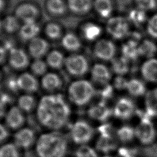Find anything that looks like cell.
<instances>
[{
  "mask_svg": "<svg viewBox=\"0 0 157 157\" xmlns=\"http://www.w3.org/2000/svg\"><path fill=\"white\" fill-rule=\"evenodd\" d=\"M88 115L100 121H106L113 114V110L106 104V102L101 101L91 105L87 111Z\"/></svg>",
  "mask_w": 157,
  "mask_h": 157,
  "instance_id": "cell-16",
  "label": "cell"
},
{
  "mask_svg": "<svg viewBox=\"0 0 157 157\" xmlns=\"http://www.w3.org/2000/svg\"><path fill=\"white\" fill-rule=\"evenodd\" d=\"M25 120L24 112L17 105L11 107L5 115L6 124L11 129H21L25 124Z\"/></svg>",
  "mask_w": 157,
  "mask_h": 157,
  "instance_id": "cell-14",
  "label": "cell"
},
{
  "mask_svg": "<svg viewBox=\"0 0 157 157\" xmlns=\"http://www.w3.org/2000/svg\"><path fill=\"white\" fill-rule=\"evenodd\" d=\"M136 114L140 118V123L135 129V134L141 143L150 145L155 137V129L151 122V117L146 111L137 109Z\"/></svg>",
  "mask_w": 157,
  "mask_h": 157,
  "instance_id": "cell-4",
  "label": "cell"
},
{
  "mask_svg": "<svg viewBox=\"0 0 157 157\" xmlns=\"http://www.w3.org/2000/svg\"><path fill=\"white\" fill-rule=\"evenodd\" d=\"M44 34L50 40H56L63 37L61 26L56 22H49L44 28Z\"/></svg>",
  "mask_w": 157,
  "mask_h": 157,
  "instance_id": "cell-35",
  "label": "cell"
},
{
  "mask_svg": "<svg viewBox=\"0 0 157 157\" xmlns=\"http://www.w3.org/2000/svg\"><path fill=\"white\" fill-rule=\"evenodd\" d=\"M35 144L38 157H65L68 149L67 138L58 131L42 134Z\"/></svg>",
  "mask_w": 157,
  "mask_h": 157,
  "instance_id": "cell-2",
  "label": "cell"
},
{
  "mask_svg": "<svg viewBox=\"0 0 157 157\" xmlns=\"http://www.w3.org/2000/svg\"><path fill=\"white\" fill-rule=\"evenodd\" d=\"M127 15L126 18L128 21L136 25H140L148 20L147 12L137 7L130 9Z\"/></svg>",
  "mask_w": 157,
  "mask_h": 157,
  "instance_id": "cell-34",
  "label": "cell"
},
{
  "mask_svg": "<svg viewBox=\"0 0 157 157\" xmlns=\"http://www.w3.org/2000/svg\"><path fill=\"white\" fill-rule=\"evenodd\" d=\"M0 157H20V148L14 143H7L0 146Z\"/></svg>",
  "mask_w": 157,
  "mask_h": 157,
  "instance_id": "cell-39",
  "label": "cell"
},
{
  "mask_svg": "<svg viewBox=\"0 0 157 157\" xmlns=\"http://www.w3.org/2000/svg\"><path fill=\"white\" fill-rule=\"evenodd\" d=\"M64 66L69 74L75 77L83 76L89 69L87 59L80 54H72L66 57Z\"/></svg>",
  "mask_w": 157,
  "mask_h": 157,
  "instance_id": "cell-7",
  "label": "cell"
},
{
  "mask_svg": "<svg viewBox=\"0 0 157 157\" xmlns=\"http://www.w3.org/2000/svg\"><path fill=\"white\" fill-rule=\"evenodd\" d=\"M6 6L5 0H0V12H1Z\"/></svg>",
  "mask_w": 157,
  "mask_h": 157,
  "instance_id": "cell-51",
  "label": "cell"
},
{
  "mask_svg": "<svg viewBox=\"0 0 157 157\" xmlns=\"http://www.w3.org/2000/svg\"><path fill=\"white\" fill-rule=\"evenodd\" d=\"M128 80L123 77L122 75H118L117 77L113 82L114 87L118 90H123L126 89Z\"/></svg>",
  "mask_w": 157,
  "mask_h": 157,
  "instance_id": "cell-47",
  "label": "cell"
},
{
  "mask_svg": "<svg viewBox=\"0 0 157 157\" xmlns=\"http://www.w3.org/2000/svg\"><path fill=\"white\" fill-rule=\"evenodd\" d=\"M67 9L75 14H85L93 7L92 0H67Z\"/></svg>",
  "mask_w": 157,
  "mask_h": 157,
  "instance_id": "cell-23",
  "label": "cell"
},
{
  "mask_svg": "<svg viewBox=\"0 0 157 157\" xmlns=\"http://www.w3.org/2000/svg\"><path fill=\"white\" fill-rule=\"evenodd\" d=\"M36 117L44 128L58 131L67 123L71 109L61 94H50L42 96L36 108Z\"/></svg>",
  "mask_w": 157,
  "mask_h": 157,
  "instance_id": "cell-1",
  "label": "cell"
},
{
  "mask_svg": "<svg viewBox=\"0 0 157 157\" xmlns=\"http://www.w3.org/2000/svg\"><path fill=\"white\" fill-rule=\"evenodd\" d=\"M116 134L121 142L123 143L129 142L133 140L134 136H136L135 129L130 125L125 124L117 131Z\"/></svg>",
  "mask_w": 157,
  "mask_h": 157,
  "instance_id": "cell-37",
  "label": "cell"
},
{
  "mask_svg": "<svg viewBox=\"0 0 157 157\" xmlns=\"http://www.w3.org/2000/svg\"><path fill=\"white\" fill-rule=\"evenodd\" d=\"M134 2L136 7L146 12L157 7V0H134Z\"/></svg>",
  "mask_w": 157,
  "mask_h": 157,
  "instance_id": "cell-41",
  "label": "cell"
},
{
  "mask_svg": "<svg viewBox=\"0 0 157 157\" xmlns=\"http://www.w3.org/2000/svg\"><path fill=\"white\" fill-rule=\"evenodd\" d=\"M140 56H143L148 59L152 58L157 51V47L153 42L145 39L139 44Z\"/></svg>",
  "mask_w": 157,
  "mask_h": 157,
  "instance_id": "cell-36",
  "label": "cell"
},
{
  "mask_svg": "<svg viewBox=\"0 0 157 157\" xmlns=\"http://www.w3.org/2000/svg\"><path fill=\"white\" fill-rule=\"evenodd\" d=\"M49 51V43L43 37L37 36L28 42V53L34 59H42L43 57L46 56Z\"/></svg>",
  "mask_w": 157,
  "mask_h": 157,
  "instance_id": "cell-12",
  "label": "cell"
},
{
  "mask_svg": "<svg viewBox=\"0 0 157 157\" xmlns=\"http://www.w3.org/2000/svg\"><path fill=\"white\" fill-rule=\"evenodd\" d=\"M141 73L145 80L157 83V59L152 58L145 61L142 65Z\"/></svg>",
  "mask_w": 157,
  "mask_h": 157,
  "instance_id": "cell-21",
  "label": "cell"
},
{
  "mask_svg": "<svg viewBox=\"0 0 157 157\" xmlns=\"http://www.w3.org/2000/svg\"><path fill=\"white\" fill-rule=\"evenodd\" d=\"M9 133L7 128L0 123V144L5 141L9 137Z\"/></svg>",
  "mask_w": 157,
  "mask_h": 157,
  "instance_id": "cell-48",
  "label": "cell"
},
{
  "mask_svg": "<svg viewBox=\"0 0 157 157\" xmlns=\"http://www.w3.org/2000/svg\"><path fill=\"white\" fill-rule=\"evenodd\" d=\"M45 57V61L48 66L53 69H59L64 66L66 57L58 50H50Z\"/></svg>",
  "mask_w": 157,
  "mask_h": 157,
  "instance_id": "cell-25",
  "label": "cell"
},
{
  "mask_svg": "<svg viewBox=\"0 0 157 157\" xmlns=\"http://www.w3.org/2000/svg\"><path fill=\"white\" fill-rule=\"evenodd\" d=\"M145 107V111L151 118L157 117V88L147 93Z\"/></svg>",
  "mask_w": 157,
  "mask_h": 157,
  "instance_id": "cell-29",
  "label": "cell"
},
{
  "mask_svg": "<svg viewBox=\"0 0 157 157\" xmlns=\"http://www.w3.org/2000/svg\"><path fill=\"white\" fill-rule=\"evenodd\" d=\"M40 12L37 5L29 2H24L16 7L14 15L23 23L36 22L40 16Z\"/></svg>",
  "mask_w": 157,
  "mask_h": 157,
  "instance_id": "cell-8",
  "label": "cell"
},
{
  "mask_svg": "<svg viewBox=\"0 0 157 157\" xmlns=\"http://www.w3.org/2000/svg\"><path fill=\"white\" fill-rule=\"evenodd\" d=\"M70 137L77 144L88 143L93 138L94 131L93 128L86 121L80 120L75 121L70 128Z\"/></svg>",
  "mask_w": 157,
  "mask_h": 157,
  "instance_id": "cell-6",
  "label": "cell"
},
{
  "mask_svg": "<svg viewBox=\"0 0 157 157\" xmlns=\"http://www.w3.org/2000/svg\"><path fill=\"white\" fill-rule=\"evenodd\" d=\"M45 7L47 12L55 17L64 15L68 9L67 3L64 0H47Z\"/></svg>",
  "mask_w": 157,
  "mask_h": 157,
  "instance_id": "cell-26",
  "label": "cell"
},
{
  "mask_svg": "<svg viewBox=\"0 0 157 157\" xmlns=\"http://www.w3.org/2000/svg\"><path fill=\"white\" fill-rule=\"evenodd\" d=\"M93 53L94 56L99 59L111 61L115 58V45L112 41L109 39H99L94 46Z\"/></svg>",
  "mask_w": 157,
  "mask_h": 157,
  "instance_id": "cell-11",
  "label": "cell"
},
{
  "mask_svg": "<svg viewBox=\"0 0 157 157\" xmlns=\"http://www.w3.org/2000/svg\"><path fill=\"white\" fill-rule=\"evenodd\" d=\"M40 28L37 21L23 23L18 32L21 39L29 42L39 36Z\"/></svg>",
  "mask_w": 157,
  "mask_h": 157,
  "instance_id": "cell-19",
  "label": "cell"
},
{
  "mask_svg": "<svg viewBox=\"0 0 157 157\" xmlns=\"http://www.w3.org/2000/svg\"><path fill=\"white\" fill-rule=\"evenodd\" d=\"M29 55L23 49L13 47L7 54V60L9 66L17 71H22L30 65Z\"/></svg>",
  "mask_w": 157,
  "mask_h": 157,
  "instance_id": "cell-9",
  "label": "cell"
},
{
  "mask_svg": "<svg viewBox=\"0 0 157 157\" xmlns=\"http://www.w3.org/2000/svg\"><path fill=\"white\" fill-rule=\"evenodd\" d=\"M0 76H1V75H0Z\"/></svg>",
  "mask_w": 157,
  "mask_h": 157,
  "instance_id": "cell-54",
  "label": "cell"
},
{
  "mask_svg": "<svg viewBox=\"0 0 157 157\" xmlns=\"http://www.w3.org/2000/svg\"><path fill=\"white\" fill-rule=\"evenodd\" d=\"M122 56L128 61H134L140 56L139 51V44L128 40L123 44L121 48Z\"/></svg>",
  "mask_w": 157,
  "mask_h": 157,
  "instance_id": "cell-31",
  "label": "cell"
},
{
  "mask_svg": "<svg viewBox=\"0 0 157 157\" xmlns=\"http://www.w3.org/2000/svg\"><path fill=\"white\" fill-rule=\"evenodd\" d=\"M2 30L6 33L12 34L18 33L20 27V21L14 15H8L2 19Z\"/></svg>",
  "mask_w": 157,
  "mask_h": 157,
  "instance_id": "cell-28",
  "label": "cell"
},
{
  "mask_svg": "<svg viewBox=\"0 0 157 157\" xmlns=\"http://www.w3.org/2000/svg\"><path fill=\"white\" fill-rule=\"evenodd\" d=\"M67 93L69 99L74 104L78 106H83L91 100L96 94V90L90 82L80 80L71 83Z\"/></svg>",
  "mask_w": 157,
  "mask_h": 157,
  "instance_id": "cell-3",
  "label": "cell"
},
{
  "mask_svg": "<svg viewBox=\"0 0 157 157\" xmlns=\"http://www.w3.org/2000/svg\"><path fill=\"white\" fill-rule=\"evenodd\" d=\"M6 113V104L0 101V118L2 117Z\"/></svg>",
  "mask_w": 157,
  "mask_h": 157,
  "instance_id": "cell-50",
  "label": "cell"
},
{
  "mask_svg": "<svg viewBox=\"0 0 157 157\" xmlns=\"http://www.w3.org/2000/svg\"><path fill=\"white\" fill-rule=\"evenodd\" d=\"M63 47L67 51L74 52L78 51L82 47L81 40L74 33L69 32L66 33L61 39Z\"/></svg>",
  "mask_w": 157,
  "mask_h": 157,
  "instance_id": "cell-24",
  "label": "cell"
},
{
  "mask_svg": "<svg viewBox=\"0 0 157 157\" xmlns=\"http://www.w3.org/2000/svg\"><path fill=\"white\" fill-rule=\"evenodd\" d=\"M19 90L31 94L36 92L39 88V82L36 77L30 72H23L17 78Z\"/></svg>",
  "mask_w": 157,
  "mask_h": 157,
  "instance_id": "cell-15",
  "label": "cell"
},
{
  "mask_svg": "<svg viewBox=\"0 0 157 157\" xmlns=\"http://www.w3.org/2000/svg\"><path fill=\"white\" fill-rule=\"evenodd\" d=\"M93 7L99 16L107 19L112 16L114 10L112 0H94Z\"/></svg>",
  "mask_w": 157,
  "mask_h": 157,
  "instance_id": "cell-22",
  "label": "cell"
},
{
  "mask_svg": "<svg viewBox=\"0 0 157 157\" xmlns=\"http://www.w3.org/2000/svg\"><path fill=\"white\" fill-rule=\"evenodd\" d=\"M136 104L132 99L127 97L120 98L116 102L113 114L121 120H128L131 118L136 112Z\"/></svg>",
  "mask_w": 157,
  "mask_h": 157,
  "instance_id": "cell-10",
  "label": "cell"
},
{
  "mask_svg": "<svg viewBox=\"0 0 157 157\" xmlns=\"http://www.w3.org/2000/svg\"><path fill=\"white\" fill-rule=\"evenodd\" d=\"M126 90L131 95L139 97L143 96L145 93L146 86L142 80L132 78L128 80Z\"/></svg>",
  "mask_w": 157,
  "mask_h": 157,
  "instance_id": "cell-32",
  "label": "cell"
},
{
  "mask_svg": "<svg viewBox=\"0 0 157 157\" xmlns=\"http://www.w3.org/2000/svg\"><path fill=\"white\" fill-rule=\"evenodd\" d=\"M17 106L23 112L29 113L36 108L37 104L34 97L31 94H25L20 96L17 100Z\"/></svg>",
  "mask_w": 157,
  "mask_h": 157,
  "instance_id": "cell-30",
  "label": "cell"
},
{
  "mask_svg": "<svg viewBox=\"0 0 157 157\" xmlns=\"http://www.w3.org/2000/svg\"><path fill=\"white\" fill-rule=\"evenodd\" d=\"M146 29L150 36L154 39H157V13L148 18Z\"/></svg>",
  "mask_w": 157,
  "mask_h": 157,
  "instance_id": "cell-42",
  "label": "cell"
},
{
  "mask_svg": "<svg viewBox=\"0 0 157 157\" xmlns=\"http://www.w3.org/2000/svg\"><path fill=\"white\" fill-rule=\"evenodd\" d=\"M30 70L31 73L36 76H44L47 73L48 65L45 60L42 59H35L30 64Z\"/></svg>",
  "mask_w": 157,
  "mask_h": 157,
  "instance_id": "cell-38",
  "label": "cell"
},
{
  "mask_svg": "<svg viewBox=\"0 0 157 157\" xmlns=\"http://www.w3.org/2000/svg\"><path fill=\"white\" fill-rule=\"evenodd\" d=\"M117 147V142L114 137L101 136L96 145L97 150L103 153H109Z\"/></svg>",
  "mask_w": 157,
  "mask_h": 157,
  "instance_id": "cell-27",
  "label": "cell"
},
{
  "mask_svg": "<svg viewBox=\"0 0 157 157\" xmlns=\"http://www.w3.org/2000/svg\"><path fill=\"white\" fill-rule=\"evenodd\" d=\"M75 157H98L95 150L87 145L78 147L75 151Z\"/></svg>",
  "mask_w": 157,
  "mask_h": 157,
  "instance_id": "cell-44",
  "label": "cell"
},
{
  "mask_svg": "<svg viewBox=\"0 0 157 157\" xmlns=\"http://www.w3.org/2000/svg\"><path fill=\"white\" fill-rule=\"evenodd\" d=\"M2 30V20L0 19V31Z\"/></svg>",
  "mask_w": 157,
  "mask_h": 157,
  "instance_id": "cell-52",
  "label": "cell"
},
{
  "mask_svg": "<svg viewBox=\"0 0 157 157\" xmlns=\"http://www.w3.org/2000/svg\"><path fill=\"white\" fill-rule=\"evenodd\" d=\"M7 58V53L6 49L2 45H0V64H2Z\"/></svg>",
  "mask_w": 157,
  "mask_h": 157,
  "instance_id": "cell-49",
  "label": "cell"
},
{
  "mask_svg": "<svg viewBox=\"0 0 157 157\" xmlns=\"http://www.w3.org/2000/svg\"><path fill=\"white\" fill-rule=\"evenodd\" d=\"M42 88L50 93L59 90L63 86L61 77L55 72H47L42 77L40 81Z\"/></svg>",
  "mask_w": 157,
  "mask_h": 157,
  "instance_id": "cell-17",
  "label": "cell"
},
{
  "mask_svg": "<svg viewBox=\"0 0 157 157\" xmlns=\"http://www.w3.org/2000/svg\"><path fill=\"white\" fill-rule=\"evenodd\" d=\"M98 131L101 136L114 137L115 128L112 124L110 123H104L98 128Z\"/></svg>",
  "mask_w": 157,
  "mask_h": 157,
  "instance_id": "cell-45",
  "label": "cell"
},
{
  "mask_svg": "<svg viewBox=\"0 0 157 157\" xmlns=\"http://www.w3.org/2000/svg\"><path fill=\"white\" fill-rule=\"evenodd\" d=\"M99 85V88L96 90V94H98L100 98L101 101L106 102L107 100L111 99L113 95V87L109 83L103 85Z\"/></svg>",
  "mask_w": 157,
  "mask_h": 157,
  "instance_id": "cell-40",
  "label": "cell"
},
{
  "mask_svg": "<svg viewBox=\"0 0 157 157\" xmlns=\"http://www.w3.org/2000/svg\"><path fill=\"white\" fill-rule=\"evenodd\" d=\"M126 17L120 15L112 16L108 18L105 28L108 34L113 39L120 40L128 37L130 29Z\"/></svg>",
  "mask_w": 157,
  "mask_h": 157,
  "instance_id": "cell-5",
  "label": "cell"
},
{
  "mask_svg": "<svg viewBox=\"0 0 157 157\" xmlns=\"http://www.w3.org/2000/svg\"><path fill=\"white\" fill-rule=\"evenodd\" d=\"M14 144L19 148L28 149L36 142L34 131L30 128H21L17 131L13 136Z\"/></svg>",
  "mask_w": 157,
  "mask_h": 157,
  "instance_id": "cell-13",
  "label": "cell"
},
{
  "mask_svg": "<svg viewBox=\"0 0 157 157\" xmlns=\"http://www.w3.org/2000/svg\"><path fill=\"white\" fill-rule=\"evenodd\" d=\"M92 80L96 85L108 83L111 78V73L109 68L102 64H95L91 71Z\"/></svg>",
  "mask_w": 157,
  "mask_h": 157,
  "instance_id": "cell-18",
  "label": "cell"
},
{
  "mask_svg": "<svg viewBox=\"0 0 157 157\" xmlns=\"http://www.w3.org/2000/svg\"><path fill=\"white\" fill-rule=\"evenodd\" d=\"M81 32L84 39L88 41L93 42L99 40L102 29L100 25L94 22H87L83 24Z\"/></svg>",
  "mask_w": 157,
  "mask_h": 157,
  "instance_id": "cell-20",
  "label": "cell"
},
{
  "mask_svg": "<svg viewBox=\"0 0 157 157\" xmlns=\"http://www.w3.org/2000/svg\"><path fill=\"white\" fill-rule=\"evenodd\" d=\"M118 157H138V148L121 147L118 150Z\"/></svg>",
  "mask_w": 157,
  "mask_h": 157,
  "instance_id": "cell-46",
  "label": "cell"
},
{
  "mask_svg": "<svg viewBox=\"0 0 157 157\" xmlns=\"http://www.w3.org/2000/svg\"><path fill=\"white\" fill-rule=\"evenodd\" d=\"M138 157H157V144H150L142 148H138Z\"/></svg>",
  "mask_w": 157,
  "mask_h": 157,
  "instance_id": "cell-43",
  "label": "cell"
},
{
  "mask_svg": "<svg viewBox=\"0 0 157 157\" xmlns=\"http://www.w3.org/2000/svg\"><path fill=\"white\" fill-rule=\"evenodd\" d=\"M103 157H113V156H108V155H107V156H103Z\"/></svg>",
  "mask_w": 157,
  "mask_h": 157,
  "instance_id": "cell-53",
  "label": "cell"
},
{
  "mask_svg": "<svg viewBox=\"0 0 157 157\" xmlns=\"http://www.w3.org/2000/svg\"><path fill=\"white\" fill-rule=\"evenodd\" d=\"M111 65L113 71L119 75H124L129 71V61L123 56L114 58L111 60Z\"/></svg>",
  "mask_w": 157,
  "mask_h": 157,
  "instance_id": "cell-33",
  "label": "cell"
}]
</instances>
